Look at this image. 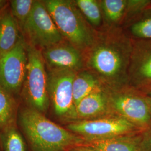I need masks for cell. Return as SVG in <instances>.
Returning a JSON list of instances; mask_svg holds the SVG:
<instances>
[{
	"label": "cell",
	"instance_id": "obj_1",
	"mask_svg": "<svg viewBox=\"0 0 151 151\" xmlns=\"http://www.w3.org/2000/svg\"><path fill=\"white\" fill-rule=\"evenodd\" d=\"M133 47L121 37H106L95 40L87 65L98 78L112 90H118L129 82L128 70Z\"/></svg>",
	"mask_w": 151,
	"mask_h": 151
},
{
	"label": "cell",
	"instance_id": "obj_2",
	"mask_svg": "<svg viewBox=\"0 0 151 151\" xmlns=\"http://www.w3.org/2000/svg\"><path fill=\"white\" fill-rule=\"evenodd\" d=\"M20 122L33 151H70L85 142L32 108L22 110Z\"/></svg>",
	"mask_w": 151,
	"mask_h": 151
},
{
	"label": "cell",
	"instance_id": "obj_3",
	"mask_svg": "<svg viewBox=\"0 0 151 151\" xmlns=\"http://www.w3.org/2000/svg\"><path fill=\"white\" fill-rule=\"evenodd\" d=\"M44 4L63 37L79 50L91 48L93 32L74 1L46 0Z\"/></svg>",
	"mask_w": 151,
	"mask_h": 151
},
{
	"label": "cell",
	"instance_id": "obj_4",
	"mask_svg": "<svg viewBox=\"0 0 151 151\" xmlns=\"http://www.w3.org/2000/svg\"><path fill=\"white\" fill-rule=\"evenodd\" d=\"M27 72L23 84V93L30 108L41 113L49 105L48 73L42 51L32 45H27Z\"/></svg>",
	"mask_w": 151,
	"mask_h": 151
},
{
	"label": "cell",
	"instance_id": "obj_5",
	"mask_svg": "<svg viewBox=\"0 0 151 151\" xmlns=\"http://www.w3.org/2000/svg\"><path fill=\"white\" fill-rule=\"evenodd\" d=\"M67 129L83 138L85 142L130 135L140 130L135 125L118 115L77 120L68 124Z\"/></svg>",
	"mask_w": 151,
	"mask_h": 151
},
{
	"label": "cell",
	"instance_id": "obj_6",
	"mask_svg": "<svg viewBox=\"0 0 151 151\" xmlns=\"http://www.w3.org/2000/svg\"><path fill=\"white\" fill-rule=\"evenodd\" d=\"M76 73L69 70H50L48 73L49 97L54 113L60 119L71 122L78 120L73 93Z\"/></svg>",
	"mask_w": 151,
	"mask_h": 151
},
{
	"label": "cell",
	"instance_id": "obj_7",
	"mask_svg": "<svg viewBox=\"0 0 151 151\" xmlns=\"http://www.w3.org/2000/svg\"><path fill=\"white\" fill-rule=\"evenodd\" d=\"M32 46L43 49L63 42V36L56 27L43 1H34L32 10L23 27Z\"/></svg>",
	"mask_w": 151,
	"mask_h": 151
},
{
	"label": "cell",
	"instance_id": "obj_8",
	"mask_svg": "<svg viewBox=\"0 0 151 151\" xmlns=\"http://www.w3.org/2000/svg\"><path fill=\"white\" fill-rule=\"evenodd\" d=\"M109 100L110 110L118 116L127 120L140 129L150 127L151 114L146 97L118 90L109 93Z\"/></svg>",
	"mask_w": 151,
	"mask_h": 151
},
{
	"label": "cell",
	"instance_id": "obj_9",
	"mask_svg": "<svg viewBox=\"0 0 151 151\" xmlns=\"http://www.w3.org/2000/svg\"><path fill=\"white\" fill-rule=\"evenodd\" d=\"M27 63V45L21 37L11 50L0 56V83L11 93L23 86Z\"/></svg>",
	"mask_w": 151,
	"mask_h": 151
},
{
	"label": "cell",
	"instance_id": "obj_10",
	"mask_svg": "<svg viewBox=\"0 0 151 151\" xmlns=\"http://www.w3.org/2000/svg\"><path fill=\"white\" fill-rule=\"evenodd\" d=\"M45 63L50 70H73L76 72L83 67V60L80 50L73 45L63 42L42 51Z\"/></svg>",
	"mask_w": 151,
	"mask_h": 151
},
{
	"label": "cell",
	"instance_id": "obj_11",
	"mask_svg": "<svg viewBox=\"0 0 151 151\" xmlns=\"http://www.w3.org/2000/svg\"><path fill=\"white\" fill-rule=\"evenodd\" d=\"M129 82L140 86L151 82V43L132 49L128 70Z\"/></svg>",
	"mask_w": 151,
	"mask_h": 151
},
{
	"label": "cell",
	"instance_id": "obj_12",
	"mask_svg": "<svg viewBox=\"0 0 151 151\" xmlns=\"http://www.w3.org/2000/svg\"><path fill=\"white\" fill-rule=\"evenodd\" d=\"M110 110L109 93L103 88L92 92L76 105L78 120L104 116Z\"/></svg>",
	"mask_w": 151,
	"mask_h": 151
},
{
	"label": "cell",
	"instance_id": "obj_13",
	"mask_svg": "<svg viewBox=\"0 0 151 151\" xmlns=\"http://www.w3.org/2000/svg\"><path fill=\"white\" fill-rule=\"evenodd\" d=\"M142 139L130 135H123L104 140L85 142L84 143L104 151H144Z\"/></svg>",
	"mask_w": 151,
	"mask_h": 151
},
{
	"label": "cell",
	"instance_id": "obj_14",
	"mask_svg": "<svg viewBox=\"0 0 151 151\" xmlns=\"http://www.w3.org/2000/svg\"><path fill=\"white\" fill-rule=\"evenodd\" d=\"M101 88H102L101 82L93 73L87 70L77 73L73 82V93L76 106L82 99Z\"/></svg>",
	"mask_w": 151,
	"mask_h": 151
},
{
	"label": "cell",
	"instance_id": "obj_15",
	"mask_svg": "<svg viewBox=\"0 0 151 151\" xmlns=\"http://www.w3.org/2000/svg\"><path fill=\"white\" fill-rule=\"evenodd\" d=\"M20 37L17 22L12 15L7 14L0 18V56L11 50Z\"/></svg>",
	"mask_w": 151,
	"mask_h": 151
},
{
	"label": "cell",
	"instance_id": "obj_16",
	"mask_svg": "<svg viewBox=\"0 0 151 151\" xmlns=\"http://www.w3.org/2000/svg\"><path fill=\"white\" fill-rule=\"evenodd\" d=\"M15 113V103L12 93L0 83V128L11 125Z\"/></svg>",
	"mask_w": 151,
	"mask_h": 151
},
{
	"label": "cell",
	"instance_id": "obj_17",
	"mask_svg": "<svg viewBox=\"0 0 151 151\" xmlns=\"http://www.w3.org/2000/svg\"><path fill=\"white\" fill-rule=\"evenodd\" d=\"M100 5L106 22L116 24L126 15L127 0H103Z\"/></svg>",
	"mask_w": 151,
	"mask_h": 151
},
{
	"label": "cell",
	"instance_id": "obj_18",
	"mask_svg": "<svg viewBox=\"0 0 151 151\" xmlns=\"http://www.w3.org/2000/svg\"><path fill=\"white\" fill-rule=\"evenodd\" d=\"M74 2L82 15L92 26L98 27L100 25L102 12L100 3L96 0H76Z\"/></svg>",
	"mask_w": 151,
	"mask_h": 151
},
{
	"label": "cell",
	"instance_id": "obj_19",
	"mask_svg": "<svg viewBox=\"0 0 151 151\" xmlns=\"http://www.w3.org/2000/svg\"><path fill=\"white\" fill-rule=\"evenodd\" d=\"M4 134V151H26L22 135L13 125L5 128Z\"/></svg>",
	"mask_w": 151,
	"mask_h": 151
},
{
	"label": "cell",
	"instance_id": "obj_20",
	"mask_svg": "<svg viewBox=\"0 0 151 151\" xmlns=\"http://www.w3.org/2000/svg\"><path fill=\"white\" fill-rule=\"evenodd\" d=\"M34 1L12 0L10 1L11 14L16 22L23 29L25 23L30 15Z\"/></svg>",
	"mask_w": 151,
	"mask_h": 151
},
{
	"label": "cell",
	"instance_id": "obj_21",
	"mask_svg": "<svg viewBox=\"0 0 151 151\" xmlns=\"http://www.w3.org/2000/svg\"><path fill=\"white\" fill-rule=\"evenodd\" d=\"M130 31L137 38L151 39V17L135 22L131 27Z\"/></svg>",
	"mask_w": 151,
	"mask_h": 151
},
{
	"label": "cell",
	"instance_id": "obj_22",
	"mask_svg": "<svg viewBox=\"0 0 151 151\" xmlns=\"http://www.w3.org/2000/svg\"><path fill=\"white\" fill-rule=\"evenodd\" d=\"M151 3L147 0H127V16L133 15L143 10Z\"/></svg>",
	"mask_w": 151,
	"mask_h": 151
},
{
	"label": "cell",
	"instance_id": "obj_23",
	"mask_svg": "<svg viewBox=\"0 0 151 151\" xmlns=\"http://www.w3.org/2000/svg\"><path fill=\"white\" fill-rule=\"evenodd\" d=\"M141 146L144 151H151V130L146 133L141 140Z\"/></svg>",
	"mask_w": 151,
	"mask_h": 151
},
{
	"label": "cell",
	"instance_id": "obj_24",
	"mask_svg": "<svg viewBox=\"0 0 151 151\" xmlns=\"http://www.w3.org/2000/svg\"><path fill=\"white\" fill-rule=\"evenodd\" d=\"M70 151H104L95 148L93 147L86 145L85 143L81 144L80 145L76 146L75 147L71 148Z\"/></svg>",
	"mask_w": 151,
	"mask_h": 151
},
{
	"label": "cell",
	"instance_id": "obj_25",
	"mask_svg": "<svg viewBox=\"0 0 151 151\" xmlns=\"http://www.w3.org/2000/svg\"><path fill=\"white\" fill-rule=\"evenodd\" d=\"M146 99H147V101L148 102V105H149V107H150V112L151 114V91L150 92L147 96H146Z\"/></svg>",
	"mask_w": 151,
	"mask_h": 151
}]
</instances>
